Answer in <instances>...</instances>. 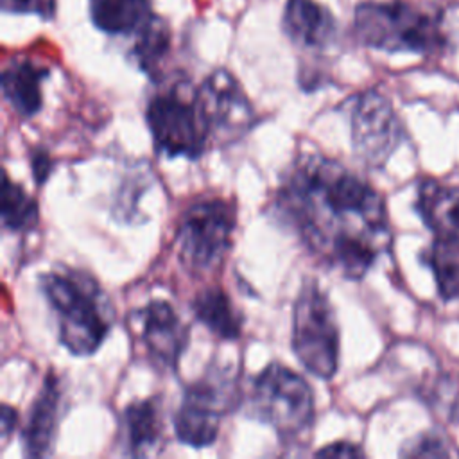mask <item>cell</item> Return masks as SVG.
Returning a JSON list of instances; mask_svg holds the SVG:
<instances>
[{
    "instance_id": "obj_19",
    "label": "cell",
    "mask_w": 459,
    "mask_h": 459,
    "mask_svg": "<svg viewBox=\"0 0 459 459\" xmlns=\"http://www.w3.org/2000/svg\"><path fill=\"white\" fill-rule=\"evenodd\" d=\"M170 50V29L160 16L151 20L134 34L131 56L136 65L152 79L160 77V66Z\"/></svg>"
},
{
    "instance_id": "obj_6",
    "label": "cell",
    "mask_w": 459,
    "mask_h": 459,
    "mask_svg": "<svg viewBox=\"0 0 459 459\" xmlns=\"http://www.w3.org/2000/svg\"><path fill=\"white\" fill-rule=\"evenodd\" d=\"M290 344L299 364L314 377L330 380L339 366V326L333 307L319 283L305 280L292 308Z\"/></svg>"
},
{
    "instance_id": "obj_2",
    "label": "cell",
    "mask_w": 459,
    "mask_h": 459,
    "mask_svg": "<svg viewBox=\"0 0 459 459\" xmlns=\"http://www.w3.org/2000/svg\"><path fill=\"white\" fill-rule=\"evenodd\" d=\"M39 287L57 317L59 342L75 357L93 355L113 325V305L88 273L57 267L39 278Z\"/></svg>"
},
{
    "instance_id": "obj_7",
    "label": "cell",
    "mask_w": 459,
    "mask_h": 459,
    "mask_svg": "<svg viewBox=\"0 0 459 459\" xmlns=\"http://www.w3.org/2000/svg\"><path fill=\"white\" fill-rule=\"evenodd\" d=\"M235 226L233 203L221 197L190 203L178 221L174 237L179 260L186 271L203 274L219 267L231 247Z\"/></svg>"
},
{
    "instance_id": "obj_14",
    "label": "cell",
    "mask_w": 459,
    "mask_h": 459,
    "mask_svg": "<svg viewBox=\"0 0 459 459\" xmlns=\"http://www.w3.org/2000/svg\"><path fill=\"white\" fill-rule=\"evenodd\" d=\"M418 210L436 244L459 253V186L423 183L418 192Z\"/></svg>"
},
{
    "instance_id": "obj_5",
    "label": "cell",
    "mask_w": 459,
    "mask_h": 459,
    "mask_svg": "<svg viewBox=\"0 0 459 459\" xmlns=\"http://www.w3.org/2000/svg\"><path fill=\"white\" fill-rule=\"evenodd\" d=\"M251 407L281 441L292 443L308 434L314 423V393L308 382L290 368L271 362L253 382Z\"/></svg>"
},
{
    "instance_id": "obj_13",
    "label": "cell",
    "mask_w": 459,
    "mask_h": 459,
    "mask_svg": "<svg viewBox=\"0 0 459 459\" xmlns=\"http://www.w3.org/2000/svg\"><path fill=\"white\" fill-rule=\"evenodd\" d=\"M120 434L126 455H158L165 443V423L160 396L129 403L120 418Z\"/></svg>"
},
{
    "instance_id": "obj_1",
    "label": "cell",
    "mask_w": 459,
    "mask_h": 459,
    "mask_svg": "<svg viewBox=\"0 0 459 459\" xmlns=\"http://www.w3.org/2000/svg\"><path fill=\"white\" fill-rule=\"evenodd\" d=\"M274 210L314 256L350 280H360L391 242L380 194L323 154L294 160Z\"/></svg>"
},
{
    "instance_id": "obj_4",
    "label": "cell",
    "mask_w": 459,
    "mask_h": 459,
    "mask_svg": "<svg viewBox=\"0 0 459 459\" xmlns=\"http://www.w3.org/2000/svg\"><path fill=\"white\" fill-rule=\"evenodd\" d=\"M145 122L156 154L167 158L197 160L212 142L197 90L188 81H176L156 91L147 102Z\"/></svg>"
},
{
    "instance_id": "obj_21",
    "label": "cell",
    "mask_w": 459,
    "mask_h": 459,
    "mask_svg": "<svg viewBox=\"0 0 459 459\" xmlns=\"http://www.w3.org/2000/svg\"><path fill=\"white\" fill-rule=\"evenodd\" d=\"M430 267L436 276L437 290L443 299L459 298V262L445 258V251L437 246L430 256Z\"/></svg>"
},
{
    "instance_id": "obj_24",
    "label": "cell",
    "mask_w": 459,
    "mask_h": 459,
    "mask_svg": "<svg viewBox=\"0 0 459 459\" xmlns=\"http://www.w3.org/2000/svg\"><path fill=\"white\" fill-rule=\"evenodd\" d=\"M402 454L403 455H414V457H427V455L437 457V455H448V450L445 448V445L441 443L439 437L425 436L418 443H414L407 450H403Z\"/></svg>"
},
{
    "instance_id": "obj_16",
    "label": "cell",
    "mask_w": 459,
    "mask_h": 459,
    "mask_svg": "<svg viewBox=\"0 0 459 459\" xmlns=\"http://www.w3.org/2000/svg\"><path fill=\"white\" fill-rule=\"evenodd\" d=\"M48 70L30 59H13L2 72L0 84L4 99L22 118H30L43 106L41 84Z\"/></svg>"
},
{
    "instance_id": "obj_25",
    "label": "cell",
    "mask_w": 459,
    "mask_h": 459,
    "mask_svg": "<svg viewBox=\"0 0 459 459\" xmlns=\"http://www.w3.org/2000/svg\"><path fill=\"white\" fill-rule=\"evenodd\" d=\"M316 455H321V457H364V452L355 443L335 441V443H330V445L316 450Z\"/></svg>"
},
{
    "instance_id": "obj_12",
    "label": "cell",
    "mask_w": 459,
    "mask_h": 459,
    "mask_svg": "<svg viewBox=\"0 0 459 459\" xmlns=\"http://www.w3.org/2000/svg\"><path fill=\"white\" fill-rule=\"evenodd\" d=\"M63 409V387L52 371L45 377L38 396L34 398L27 421L22 429V446L27 457H45L52 454L59 418Z\"/></svg>"
},
{
    "instance_id": "obj_17",
    "label": "cell",
    "mask_w": 459,
    "mask_h": 459,
    "mask_svg": "<svg viewBox=\"0 0 459 459\" xmlns=\"http://www.w3.org/2000/svg\"><path fill=\"white\" fill-rule=\"evenodd\" d=\"M93 25L111 36L136 34L152 16L149 0H90Z\"/></svg>"
},
{
    "instance_id": "obj_10",
    "label": "cell",
    "mask_w": 459,
    "mask_h": 459,
    "mask_svg": "<svg viewBox=\"0 0 459 459\" xmlns=\"http://www.w3.org/2000/svg\"><path fill=\"white\" fill-rule=\"evenodd\" d=\"M350 124L353 151L369 167L385 163L400 143V120L391 102L378 91L369 90L355 97Z\"/></svg>"
},
{
    "instance_id": "obj_9",
    "label": "cell",
    "mask_w": 459,
    "mask_h": 459,
    "mask_svg": "<svg viewBox=\"0 0 459 459\" xmlns=\"http://www.w3.org/2000/svg\"><path fill=\"white\" fill-rule=\"evenodd\" d=\"M197 100L212 142L231 143L244 136L255 122V111L244 88L224 68L213 70L201 82Z\"/></svg>"
},
{
    "instance_id": "obj_3",
    "label": "cell",
    "mask_w": 459,
    "mask_h": 459,
    "mask_svg": "<svg viewBox=\"0 0 459 459\" xmlns=\"http://www.w3.org/2000/svg\"><path fill=\"white\" fill-rule=\"evenodd\" d=\"M353 29L364 45L385 52H432L445 39L437 11L405 0L357 4Z\"/></svg>"
},
{
    "instance_id": "obj_26",
    "label": "cell",
    "mask_w": 459,
    "mask_h": 459,
    "mask_svg": "<svg viewBox=\"0 0 459 459\" xmlns=\"http://www.w3.org/2000/svg\"><path fill=\"white\" fill-rule=\"evenodd\" d=\"M16 423H18V412L11 405L4 403L2 405V414H0V430H2L4 439H7V436L14 430Z\"/></svg>"
},
{
    "instance_id": "obj_23",
    "label": "cell",
    "mask_w": 459,
    "mask_h": 459,
    "mask_svg": "<svg viewBox=\"0 0 459 459\" xmlns=\"http://www.w3.org/2000/svg\"><path fill=\"white\" fill-rule=\"evenodd\" d=\"M29 163H30V172L36 185H45L54 165L48 151L45 147H32L29 154Z\"/></svg>"
},
{
    "instance_id": "obj_20",
    "label": "cell",
    "mask_w": 459,
    "mask_h": 459,
    "mask_svg": "<svg viewBox=\"0 0 459 459\" xmlns=\"http://www.w3.org/2000/svg\"><path fill=\"white\" fill-rule=\"evenodd\" d=\"M0 217H2V226L16 233L30 231L39 222L38 203L20 183L11 181L7 174H4V183H2Z\"/></svg>"
},
{
    "instance_id": "obj_22",
    "label": "cell",
    "mask_w": 459,
    "mask_h": 459,
    "mask_svg": "<svg viewBox=\"0 0 459 459\" xmlns=\"http://www.w3.org/2000/svg\"><path fill=\"white\" fill-rule=\"evenodd\" d=\"M0 7L5 13L38 14L48 20L54 16L56 0H0Z\"/></svg>"
},
{
    "instance_id": "obj_18",
    "label": "cell",
    "mask_w": 459,
    "mask_h": 459,
    "mask_svg": "<svg viewBox=\"0 0 459 459\" xmlns=\"http://www.w3.org/2000/svg\"><path fill=\"white\" fill-rule=\"evenodd\" d=\"M192 312L197 321L221 339L235 341L242 333V317L221 287L201 290L192 301Z\"/></svg>"
},
{
    "instance_id": "obj_8",
    "label": "cell",
    "mask_w": 459,
    "mask_h": 459,
    "mask_svg": "<svg viewBox=\"0 0 459 459\" xmlns=\"http://www.w3.org/2000/svg\"><path fill=\"white\" fill-rule=\"evenodd\" d=\"M230 384L221 375L208 373L183 391L172 425L176 437L192 448H206L219 436L221 418L230 409Z\"/></svg>"
},
{
    "instance_id": "obj_11",
    "label": "cell",
    "mask_w": 459,
    "mask_h": 459,
    "mask_svg": "<svg viewBox=\"0 0 459 459\" xmlns=\"http://www.w3.org/2000/svg\"><path fill=\"white\" fill-rule=\"evenodd\" d=\"M133 316L140 321V337L147 357L165 369H176L188 344V325L163 299H151Z\"/></svg>"
},
{
    "instance_id": "obj_15",
    "label": "cell",
    "mask_w": 459,
    "mask_h": 459,
    "mask_svg": "<svg viewBox=\"0 0 459 459\" xmlns=\"http://www.w3.org/2000/svg\"><path fill=\"white\" fill-rule=\"evenodd\" d=\"M281 25L287 38L305 50L326 48L337 30L333 14L316 0H287Z\"/></svg>"
}]
</instances>
